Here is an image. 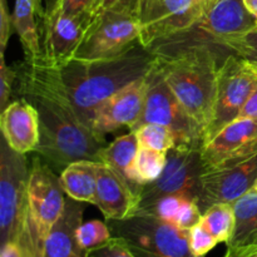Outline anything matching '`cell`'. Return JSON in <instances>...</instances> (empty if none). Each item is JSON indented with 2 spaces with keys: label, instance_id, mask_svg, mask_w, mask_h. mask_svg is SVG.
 Here are the masks:
<instances>
[{
  "label": "cell",
  "instance_id": "6da1fadb",
  "mask_svg": "<svg viewBox=\"0 0 257 257\" xmlns=\"http://www.w3.org/2000/svg\"><path fill=\"white\" fill-rule=\"evenodd\" d=\"M15 70V93L34 105L39 118V143L34 152L60 172L77 161L99 162L105 140L80 119L58 65L43 55L25 57Z\"/></svg>",
  "mask_w": 257,
  "mask_h": 257
},
{
  "label": "cell",
  "instance_id": "7a4b0ae2",
  "mask_svg": "<svg viewBox=\"0 0 257 257\" xmlns=\"http://www.w3.org/2000/svg\"><path fill=\"white\" fill-rule=\"evenodd\" d=\"M171 42L152 48L155 68L193 119L207 131L212 118L222 64L213 43ZM220 47V45H218Z\"/></svg>",
  "mask_w": 257,
  "mask_h": 257
},
{
  "label": "cell",
  "instance_id": "3957f363",
  "mask_svg": "<svg viewBox=\"0 0 257 257\" xmlns=\"http://www.w3.org/2000/svg\"><path fill=\"white\" fill-rule=\"evenodd\" d=\"M155 60L153 50L138 43L117 57L69 59L58 68L80 119L90 128L99 105L125 85L148 75Z\"/></svg>",
  "mask_w": 257,
  "mask_h": 257
},
{
  "label": "cell",
  "instance_id": "277c9868",
  "mask_svg": "<svg viewBox=\"0 0 257 257\" xmlns=\"http://www.w3.org/2000/svg\"><path fill=\"white\" fill-rule=\"evenodd\" d=\"M112 236L122 238L136 257H195L188 231L151 215L136 213L124 220L105 221Z\"/></svg>",
  "mask_w": 257,
  "mask_h": 257
},
{
  "label": "cell",
  "instance_id": "5b68a950",
  "mask_svg": "<svg viewBox=\"0 0 257 257\" xmlns=\"http://www.w3.org/2000/svg\"><path fill=\"white\" fill-rule=\"evenodd\" d=\"M148 123L170 128L176 136L177 147L201 150L205 145L203 128L178 102L155 65L148 74V89L142 113L130 131L138 130Z\"/></svg>",
  "mask_w": 257,
  "mask_h": 257
},
{
  "label": "cell",
  "instance_id": "8992f818",
  "mask_svg": "<svg viewBox=\"0 0 257 257\" xmlns=\"http://www.w3.org/2000/svg\"><path fill=\"white\" fill-rule=\"evenodd\" d=\"M29 170L27 155L0 147V241H18L28 217Z\"/></svg>",
  "mask_w": 257,
  "mask_h": 257
},
{
  "label": "cell",
  "instance_id": "52a82bcc",
  "mask_svg": "<svg viewBox=\"0 0 257 257\" xmlns=\"http://www.w3.org/2000/svg\"><path fill=\"white\" fill-rule=\"evenodd\" d=\"M206 9L203 0H140V43L145 48L173 39L192 29Z\"/></svg>",
  "mask_w": 257,
  "mask_h": 257
},
{
  "label": "cell",
  "instance_id": "ba28073f",
  "mask_svg": "<svg viewBox=\"0 0 257 257\" xmlns=\"http://www.w3.org/2000/svg\"><path fill=\"white\" fill-rule=\"evenodd\" d=\"M201 150L175 147L167 152V162L157 180L137 186L136 212L148 207L160 198L171 195L190 197L197 202L201 177L205 172Z\"/></svg>",
  "mask_w": 257,
  "mask_h": 257
},
{
  "label": "cell",
  "instance_id": "9c48e42d",
  "mask_svg": "<svg viewBox=\"0 0 257 257\" xmlns=\"http://www.w3.org/2000/svg\"><path fill=\"white\" fill-rule=\"evenodd\" d=\"M257 87V64L236 53L222 60L218 72L217 93L205 143L225 125L237 119L243 104Z\"/></svg>",
  "mask_w": 257,
  "mask_h": 257
},
{
  "label": "cell",
  "instance_id": "30bf717a",
  "mask_svg": "<svg viewBox=\"0 0 257 257\" xmlns=\"http://www.w3.org/2000/svg\"><path fill=\"white\" fill-rule=\"evenodd\" d=\"M141 24L135 14L105 10L90 19L84 38L72 59L117 57L140 43Z\"/></svg>",
  "mask_w": 257,
  "mask_h": 257
},
{
  "label": "cell",
  "instance_id": "8fae6325",
  "mask_svg": "<svg viewBox=\"0 0 257 257\" xmlns=\"http://www.w3.org/2000/svg\"><path fill=\"white\" fill-rule=\"evenodd\" d=\"M64 193L52 166L40 156L33 158L28 182V215L44 242L64 211Z\"/></svg>",
  "mask_w": 257,
  "mask_h": 257
},
{
  "label": "cell",
  "instance_id": "7c38bea8",
  "mask_svg": "<svg viewBox=\"0 0 257 257\" xmlns=\"http://www.w3.org/2000/svg\"><path fill=\"white\" fill-rule=\"evenodd\" d=\"M43 57L60 65L74 57L90 22L89 13L63 12L58 0H52L43 12Z\"/></svg>",
  "mask_w": 257,
  "mask_h": 257
},
{
  "label": "cell",
  "instance_id": "4fadbf2b",
  "mask_svg": "<svg viewBox=\"0 0 257 257\" xmlns=\"http://www.w3.org/2000/svg\"><path fill=\"white\" fill-rule=\"evenodd\" d=\"M256 181L257 153L241 162L205 171L197 198L201 212L217 203H233L252 190Z\"/></svg>",
  "mask_w": 257,
  "mask_h": 257
},
{
  "label": "cell",
  "instance_id": "5bb4252c",
  "mask_svg": "<svg viewBox=\"0 0 257 257\" xmlns=\"http://www.w3.org/2000/svg\"><path fill=\"white\" fill-rule=\"evenodd\" d=\"M257 153V122L237 118L228 123L201 148L205 170L225 167Z\"/></svg>",
  "mask_w": 257,
  "mask_h": 257
},
{
  "label": "cell",
  "instance_id": "9a60e30c",
  "mask_svg": "<svg viewBox=\"0 0 257 257\" xmlns=\"http://www.w3.org/2000/svg\"><path fill=\"white\" fill-rule=\"evenodd\" d=\"M147 89L148 75H146L110 95L95 112L90 130L102 140L120 127L131 130L142 113Z\"/></svg>",
  "mask_w": 257,
  "mask_h": 257
},
{
  "label": "cell",
  "instance_id": "2e32d148",
  "mask_svg": "<svg viewBox=\"0 0 257 257\" xmlns=\"http://www.w3.org/2000/svg\"><path fill=\"white\" fill-rule=\"evenodd\" d=\"M256 27L257 19L243 0H211L197 24L188 32L205 33L208 42L222 47L227 40Z\"/></svg>",
  "mask_w": 257,
  "mask_h": 257
},
{
  "label": "cell",
  "instance_id": "e0dca14e",
  "mask_svg": "<svg viewBox=\"0 0 257 257\" xmlns=\"http://www.w3.org/2000/svg\"><path fill=\"white\" fill-rule=\"evenodd\" d=\"M137 203V186L112 167L100 162L95 206L103 213L105 221L131 217L135 215Z\"/></svg>",
  "mask_w": 257,
  "mask_h": 257
},
{
  "label": "cell",
  "instance_id": "ac0fdd59",
  "mask_svg": "<svg viewBox=\"0 0 257 257\" xmlns=\"http://www.w3.org/2000/svg\"><path fill=\"white\" fill-rule=\"evenodd\" d=\"M0 128L7 145L18 153L34 152L39 143L37 109L24 98L18 97L2 110Z\"/></svg>",
  "mask_w": 257,
  "mask_h": 257
},
{
  "label": "cell",
  "instance_id": "d6986e66",
  "mask_svg": "<svg viewBox=\"0 0 257 257\" xmlns=\"http://www.w3.org/2000/svg\"><path fill=\"white\" fill-rule=\"evenodd\" d=\"M83 202L68 197L59 220L44 242L43 257H85L87 252L78 241V228L83 223Z\"/></svg>",
  "mask_w": 257,
  "mask_h": 257
},
{
  "label": "cell",
  "instance_id": "ffe728a7",
  "mask_svg": "<svg viewBox=\"0 0 257 257\" xmlns=\"http://www.w3.org/2000/svg\"><path fill=\"white\" fill-rule=\"evenodd\" d=\"M99 165L98 161L83 160L67 166L59 175L65 195L79 202L95 205Z\"/></svg>",
  "mask_w": 257,
  "mask_h": 257
},
{
  "label": "cell",
  "instance_id": "44dd1931",
  "mask_svg": "<svg viewBox=\"0 0 257 257\" xmlns=\"http://www.w3.org/2000/svg\"><path fill=\"white\" fill-rule=\"evenodd\" d=\"M137 213L151 215L182 230H191L201 222L202 212L195 200L186 196L171 195L160 198ZM136 215V213H135Z\"/></svg>",
  "mask_w": 257,
  "mask_h": 257
},
{
  "label": "cell",
  "instance_id": "7402d4cb",
  "mask_svg": "<svg viewBox=\"0 0 257 257\" xmlns=\"http://www.w3.org/2000/svg\"><path fill=\"white\" fill-rule=\"evenodd\" d=\"M43 14L40 0H15L13 12V29L19 37L24 55L37 58L43 55L42 39L35 17Z\"/></svg>",
  "mask_w": 257,
  "mask_h": 257
},
{
  "label": "cell",
  "instance_id": "603a6c76",
  "mask_svg": "<svg viewBox=\"0 0 257 257\" xmlns=\"http://www.w3.org/2000/svg\"><path fill=\"white\" fill-rule=\"evenodd\" d=\"M232 207L235 230L230 241L226 243L227 248L246 245L257 238V191L252 188L246 192L232 203Z\"/></svg>",
  "mask_w": 257,
  "mask_h": 257
},
{
  "label": "cell",
  "instance_id": "cb8c5ba5",
  "mask_svg": "<svg viewBox=\"0 0 257 257\" xmlns=\"http://www.w3.org/2000/svg\"><path fill=\"white\" fill-rule=\"evenodd\" d=\"M138 150L140 143L137 136L133 131H130L127 135L117 137L103 148L99 155V162L112 167L128 180V172L135 162Z\"/></svg>",
  "mask_w": 257,
  "mask_h": 257
},
{
  "label": "cell",
  "instance_id": "d4e9b609",
  "mask_svg": "<svg viewBox=\"0 0 257 257\" xmlns=\"http://www.w3.org/2000/svg\"><path fill=\"white\" fill-rule=\"evenodd\" d=\"M167 162V153L140 147L128 172V180L135 186L153 182L160 177Z\"/></svg>",
  "mask_w": 257,
  "mask_h": 257
},
{
  "label": "cell",
  "instance_id": "484cf974",
  "mask_svg": "<svg viewBox=\"0 0 257 257\" xmlns=\"http://www.w3.org/2000/svg\"><path fill=\"white\" fill-rule=\"evenodd\" d=\"M201 225L207 228L218 242L227 243L235 230V212L232 203H217L202 213Z\"/></svg>",
  "mask_w": 257,
  "mask_h": 257
},
{
  "label": "cell",
  "instance_id": "4316f807",
  "mask_svg": "<svg viewBox=\"0 0 257 257\" xmlns=\"http://www.w3.org/2000/svg\"><path fill=\"white\" fill-rule=\"evenodd\" d=\"M137 136L140 147L166 152L177 147V140L172 131L168 127L155 123L141 125L138 130L133 131Z\"/></svg>",
  "mask_w": 257,
  "mask_h": 257
},
{
  "label": "cell",
  "instance_id": "83f0119b",
  "mask_svg": "<svg viewBox=\"0 0 257 257\" xmlns=\"http://www.w3.org/2000/svg\"><path fill=\"white\" fill-rule=\"evenodd\" d=\"M78 241L85 252L107 243L113 237L107 222L92 220L83 222L78 228Z\"/></svg>",
  "mask_w": 257,
  "mask_h": 257
},
{
  "label": "cell",
  "instance_id": "f1b7e54d",
  "mask_svg": "<svg viewBox=\"0 0 257 257\" xmlns=\"http://www.w3.org/2000/svg\"><path fill=\"white\" fill-rule=\"evenodd\" d=\"M222 47L257 64V27L240 37L227 40Z\"/></svg>",
  "mask_w": 257,
  "mask_h": 257
},
{
  "label": "cell",
  "instance_id": "f546056e",
  "mask_svg": "<svg viewBox=\"0 0 257 257\" xmlns=\"http://www.w3.org/2000/svg\"><path fill=\"white\" fill-rule=\"evenodd\" d=\"M188 243H190L191 252L193 253V256L205 257L220 242L207 228L198 223L188 231Z\"/></svg>",
  "mask_w": 257,
  "mask_h": 257
},
{
  "label": "cell",
  "instance_id": "4dcf8cb0",
  "mask_svg": "<svg viewBox=\"0 0 257 257\" xmlns=\"http://www.w3.org/2000/svg\"><path fill=\"white\" fill-rule=\"evenodd\" d=\"M18 242L20 243L23 250V257H43L44 251V241L35 230L34 225L30 221L28 215L27 221L24 223L22 233H20Z\"/></svg>",
  "mask_w": 257,
  "mask_h": 257
},
{
  "label": "cell",
  "instance_id": "1f68e13d",
  "mask_svg": "<svg viewBox=\"0 0 257 257\" xmlns=\"http://www.w3.org/2000/svg\"><path fill=\"white\" fill-rule=\"evenodd\" d=\"M15 80H17V70L15 68L8 67L5 63L4 53H0V108L2 110L10 103L13 88L15 87Z\"/></svg>",
  "mask_w": 257,
  "mask_h": 257
},
{
  "label": "cell",
  "instance_id": "d6a6232c",
  "mask_svg": "<svg viewBox=\"0 0 257 257\" xmlns=\"http://www.w3.org/2000/svg\"><path fill=\"white\" fill-rule=\"evenodd\" d=\"M85 257H136L124 241L113 236L107 243L88 251Z\"/></svg>",
  "mask_w": 257,
  "mask_h": 257
},
{
  "label": "cell",
  "instance_id": "836d02e7",
  "mask_svg": "<svg viewBox=\"0 0 257 257\" xmlns=\"http://www.w3.org/2000/svg\"><path fill=\"white\" fill-rule=\"evenodd\" d=\"M138 3L140 0H95L92 10H90V19L105 10H119V12L131 13V14L136 15Z\"/></svg>",
  "mask_w": 257,
  "mask_h": 257
},
{
  "label": "cell",
  "instance_id": "e575fe53",
  "mask_svg": "<svg viewBox=\"0 0 257 257\" xmlns=\"http://www.w3.org/2000/svg\"><path fill=\"white\" fill-rule=\"evenodd\" d=\"M13 15L10 14L7 0H0V53H5L12 35Z\"/></svg>",
  "mask_w": 257,
  "mask_h": 257
},
{
  "label": "cell",
  "instance_id": "d590c367",
  "mask_svg": "<svg viewBox=\"0 0 257 257\" xmlns=\"http://www.w3.org/2000/svg\"><path fill=\"white\" fill-rule=\"evenodd\" d=\"M63 12L69 14L89 13L94 5L95 0H58Z\"/></svg>",
  "mask_w": 257,
  "mask_h": 257
},
{
  "label": "cell",
  "instance_id": "8d00e7d4",
  "mask_svg": "<svg viewBox=\"0 0 257 257\" xmlns=\"http://www.w3.org/2000/svg\"><path fill=\"white\" fill-rule=\"evenodd\" d=\"M223 257H257V240L237 247H228Z\"/></svg>",
  "mask_w": 257,
  "mask_h": 257
},
{
  "label": "cell",
  "instance_id": "74e56055",
  "mask_svg": "<svg viewBox=\"0 0 257 257\" xmlns=\"http://www.w3.org/2000/svg\"><path fill=\"white\" fill-rule=\"evenodd\" d=\"M238 118H248V119H253L257 122V87L243 104Z\"/></svg>",
  "mask_w": 257,
  "mask_h": 257
},
{
  "label": "cell",
  "instance_id": "f35d334b",
  "mask_svg": "<svg viewBox=\"0 0 257 257\" xmlns=\"http://www.w3.org/2000/svg\"><path fill=\"white\" fill-rule=\"evenodd\" d=\"M0 257H23L22 246L18 241H8L2 245Z\"/></svg>",
  "mask_w": 257,
  "mask_h": 257
},
{
  "label": "cell",
  "instance_id": "ab89813d",
  "mask_svg": "<svg viewBox=\"0 0 257 257\" xmlns=\"http://www.w3.org/2000/svg\"><path fill=\"white\" fill-rule=\"evenodd\" d=\"M246 8L251 12V14L257 19V0H243Z\"/></svg>",
  "mask_w": 257,
  "mask_h": 257
},
{
  "label": "cell",
  "instance_id": "60d3db41",
  "mask_svg": "<svg viewBox=\"0 0 257 257\" xmlns=\"http://www.w3.org/2000/svg\"><path fill=\"white\" fill-rule=\"evenodd\" d=\"M203 2H205L206 7H207V5H208V4H210V2H211V0H203Z\"/></svg>",
  "mask_w": 257,
  "mask_h": 257
},
{
  "label": "cell",
  "instance_id": "b9f144b4",
  "mask_svg": "<svg viewBox=\"0 0 257 257\" xmlns=\"http://www.w3.org/2000/svg\"><path fill=\"white\" fill-rule=\"evenodd\" d=\"M253 188H255V190L257 191V181H256V183H255V186H253Z\"/></svg>",
  "mask_w": 257,
  "mask_h": 257
}]
</instances>
